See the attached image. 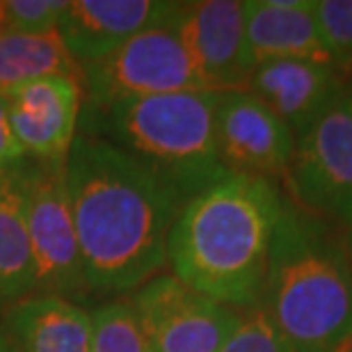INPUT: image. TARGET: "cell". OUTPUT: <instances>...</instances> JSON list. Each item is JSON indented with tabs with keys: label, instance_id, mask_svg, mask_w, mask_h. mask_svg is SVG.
I'll use <instances>...</instances> for the list:
<instances>
[{
	"label": "cell",
	"instance_id": "obj_1",
	"mask_svg": "<svg viewBox=\"0 0 352 352\" xmlns=\"http://www.w3.org/2000/svg\"><path fill=\"white\" fill-rule=\"evenodd\" d=\"M87 293H135L167 265L181 201L135 158L78 133L65 163Z\"/></svg>",
	"mask_w": 352,
	"mask_h": 352
},
{
	"label": "cell",
	"instance_id": "obj_2",
	"mask_svg": "<svg viewBox=\"0 0 352 352\" xmlns=\"http://www.w3.org/2000/svg\"><path fill=\"white\" fill-rule=\"evenodd\" d=\"M284 195L261 176H238L186 201L167 238L172 274L238 311L258 307Z\"/></svg>",
	"mask_w": 352,
	"mask_h": 352
},
{
	"label": "cell",
	"instance_id": "obj_3",
	"mask_svg": "<svg viewBox=\"0 0 352 352\" xmlns=\"http://www.w3.org/2000/svg\"><path fill=\"white\" fill-rule=\"evenodd\" d=\"M258 307L295 352L352 341V256L346 231L284 199Z\"/></svg>",
	"mask_w": 352,
	"mask_h": 352
},
{
	"label": "cell",
	"instance_id": "obj_4",
	"mask_svg": "<svg viewBox=\"0 0 352 352\" xmlns=\"http://www.w3.org/2000/svg\"><path fill=\"white\" fill-rule=\"evenodd\" d=\"M220 91H176L80 112V131L103 138L146 167L181 206L227 179L215 146Z\"/></svg>",
	"mask_w": 352,
	"mask_h": 352
},
{
	"label": "cell",
	"instance_id": "obj_5",
	"mask_svg": "<svg viewBox=\"0 0 352 352\" xmlns=\"http://www.w3.org/2000/svg\"><path fill=\"white\" fill-rule=\"evenodd\" d=\"M80 85L87 108L94 110L176 91H208L179 37L176 19L135 34L108 58L82 67Z\"/></svg>",
	"mask_w": 352,
	"mask_h": 352
},
{
	"label": "cell",
	"instance_id": "obj_6",
	"mask_svg": "<svg viewBox=\"0 0 352 352\" xmlns=\"http://www.w3.org/2000/svg\"><path fill=\"white\" fill-rule=\"evenodd\" d=\"M34 261V295L72 300L87 293L78 236L67 192L65 163L25 158L19 165Z\"/></svg>",
	"mask_w": 352,
	"mask_h": 352
},
{
	"label": "cell",
	"instance_id": "obj_7",
	"mask_svg": "<svg viewBox=\"0 0 352 352\" xmlns=\"http://www.w3.org/2000/svg\"><path fill=\"white\" fill-rule=\"evenodd\" d=\"M295 206L352 229V98L346 91L298 140L284 176Z\"/></svg>",
	"mask_w": 352,
	"mask_h": 352
},
{
	"label": "cell",
	"instance_id": "obj_8",
	"mask_svg": "<svg viewBox=\"0 0 352 352\" xmlns=\"http://www.w3.org/2000/svg\"><path fill=\"white\" fill-rule=\"evenodd\" d=\"M131 305L153 352H220L241 322L238 309L163 272L140 286Z\"/></svg>",
	"mask_w": 352,
	"mask_h": 352
},
{
	"label": "cell",
	"instance_id": "obj_9",
	"mask_svg": "<svg viewBox=\"0 0 352 352\" xmlns=\"http://www.w3.org/2000/svg\"><path fill=\"white\" fill-rule=\"evenodd\" d=\"M215 146L227 174L272 181L288 174L298 140L252 91L234 89L217 94Z\"/></svg>",
	"mask_w": 352,
	"mask_h": 352
},
{
	"label": "cell",
	"instance_id": "obj_10",
	"mask_svg": "<svg viewBox=\"0 0 352 352\" xmlns=\"http://www.w3.org/2000/svg\"><path fill=\"white\" fill-rule=\"evenodd\" d=\"M176 30L208 91L245 89L256 60L245 30V5L238 0L183 3Z\"/></svg>",
	"mask_w": 352,
	"mask_h": 352
},
{
	"label": "cell",
	"instance_id": "obj_11",
	"mask_svg": "<svg viewBox=\"0 0 352 352\" xmlns=\"http://www.w3.org/2000/svg\"><path fill=\"white\" fill-rule=\"evenodd\" d=\"M5 98L10 129L25 156L51 165L67 163L85 101L80 80L53 76L30 82Z\"/></svg>",
	"mask_w": 352,
	"mask_h": 352
},
{
	"label": "cell",
	"instance_id": "obj_12",
	"mask_svg": "<svg viewBox=\"0 0 352 352\" xmlns=\"http://www.w3.org/2000/svg\"><path fill=\"white\" fill-rule=\"evenodd\" d=\"M183 3L160 0H72L58 34L80 69L108 58L119 46L149 28L170 23Z\"/></svg>",
	"mask_w": 352,
	"mask_h": 352
},
{
	"label": "cell",
	"instance_id": "obj_13",
	"mask_svg": "<svg viewBox=\"0 0 352 352\" xmlns=\"http://www.w3.org/2000/svg\"><path fill=\"white\" fill-rule=\"evenodd\" d=\"M245 89L263 101L300 140L346 94L348 78L325 62L265 60L254 67Z\"/></svg>",
	"mask_w": 352,
	"mask_h": 352
},
{
	"label": "cell",
	"instance_id": "obj_14",
	"mask_svg": "<svg viewBox=\"0 0 352 352\" xmlns=\"http://www.w3.org/2000/svg\"><path fill=\"white\" fill-rule=\"evenodd\" d=\"M245 30L256 65L265 60H311L332 65L322 48L314 0H248Z\"/></svg>",
	"mask_w": 352,
	"mask_h": 352
},
{
	"label": "cell",
	"instance_id": "obj_15",
	"mask_svg": "<svg viewBox=\"0 0 352 352\" xmlns=\"http://www.w3.org/2000/svg\"><path fill=\"white\" fill-rule=\"evenodd\" d=\"M3 329L16 352H91L89 311L58 295H32L7 309Z\"/></svg>",
	"mask_w": 352,
	"mask_h": 352
},
{
	"label": "cell",
	"instance_id": "obj_16",
	"mask_svg": "<svg viewBox=\"0 0 352 352\" xmlns=\"http://www.w3.org/2000/svg\"><path fill=\"white\" fill-rule=\"evenodd\" d=\"M19 165L0 170V307L10 309L34 295V261Z\"/></svg>",
	"mask_w": 352,
	"mask_h": 352
},
{
	"label": "cell",
	"instance_id": "obj_17",
	"mask_svg": "<svg viewBox=\"0 0 352 352\" xmlns=\"http://www.w3.org/2000/svg\"><path fill=\"white\" fill-rule=\"evenodd\" d=\"M53 76L82 78V69L69 55L58 30L48 34L0 32V96Z\"/></svg>",
	"mask_w": 352,
	"mask_h": 352
},
{
	"label": "cell",
	"instance_id": "obj_18",
	"mask_svg": "<svg viewBox=\"0 0 352 352\" xmlns=\"http://www.w3.org/2000/svg\"><path fill=\"white\" fill-rule=\"evenodd\" d=\"M91 316V352H153L131 300H112Z\"/></svg>",
	"mask_w": 352,
	"mask_h": 352
},
{
	"label": "cell",
	"instance_id": "obj_19",
	"mask_svg": "<svg viewBox=\"0 0 352 352\" xmlns=\"http://www.w3.org/2000/svg\"><path fill=\"white\" fill-rule=\"evenodd\" d=\"M318 34L334 69L352 74V0H314Z\"/></svg>",
	"mask_w": 352,
	"mask_h": 352
},
{
	"label": "cell",
	"instance_id": "obj_20",
	"mask_svg": "<svg viewBox=\"0 0 352 352\" xmlns=\"http://www.w3.org/2000/svg\"><path fill=\"white\" fill-rule=\"evenodd\" d=\"M69 0H5L0 3V32H55Z\"/></svg>",
	"mask_w": 352,
	"mask_h": 352
},
{
	"label": "cell",
	"instance_id": "obj_21",
	"mask_svg": "<svg viewBox=\"0 0 352 352\" xmlns=\"http://www.w3.org/2000/svg\"><path fill=\"white\" fill-rule=\"evenodd\" d=\"M220 352H295L261 307L241 311V322Z\"/></svg>",
	"mask_w": 352,
	"mask_h": 352
},
{
	"label": "cell",
	"instance_id": "obj_22",
	"mask_svg": "<svg viewBox=\"0 0 352 352\" xmlns=\"http://www.w3.org/2000/svg\"><path fill=\"white\" fill-rule=\"evenodd\" d=\"M28 156L16 142L14 133L10 129V119H7V98L0 96V170H10L23 163Z\"/></svg>",
	"mask_w": 352,
	"mask_h": 352
},
{
	"label": "cell",
	"instance_id": "obj_23",
	"mask_svg": "<svg viewBox=\"0 0 352 352\" xmlns=\"http://www.w3.org/2000/svg\"><path fill=\"white\" fill-rule=\"evenodd\" d=\"M0 352H16V348H14V343L10 339V334H7L3 327H0Z\"/></svg>",
	"mask_w": 352,
	"mask_h": 352
},
{
	"label": "cell",
	"instance_id": "obj_24",
	"mask_svg": "<svg viewBox=\"0 0 352 352\" xmlns=\"http://www.w3.org/2000/svg\"><path fill=\"white\" fill-rule=\"evenodd\" d=\"M346 241H348V250H350V256H352V229L346 231Z\"/></svg>",
	"mask_w": 352,
	"mask_h": 352
},
{
	"label": "cell",
	"instance_id": "obj_25",
	"mask_svg": "<svg viewBox=\"0 0 352 352\" xmlns=\"http://www.w3.org/2000/svg\"><path fill=\"white\" fill-rule=\"evenodd\" d=\"M348 94L352 98V74H350V78H348Z\"/></svg>",
	"mask_w": 352,
	"mask_h": 352
},
{
	"label": "cell",
	"instance_id": "obj_26",
	"mask_svg": "<svg viewBox=\"0 0 352 352\" xmlns=\"http://www.w3.org/2000/svg\"><path fill=\"white\" fill-rule=\"evenodd\" d=\"M341 352H352V341H350V343H348V346H346V348H343Z\"/></svg>",
	"mask_w": 352,
	"mask_h": 352
}]
</instances>
